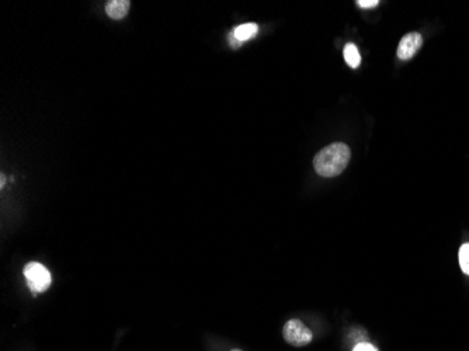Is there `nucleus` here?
<instances>
[{
	"label": "nucleus",
	"mask_w": 469,
	"mask_h": 351,
	"mask_svg": "<svg viewBox=\"0 0 469 351\" xmlns=\"http://www.w3.org/2000/svg\"><path fill=\"white\" fill-rule=\"evenodd\" d=\"M350 157V148L343 142H335L318 152L314 159V167L322 177H336L348 167Z\"/></svg>",
	"instance_id": "f257e3e1"
},
{
	"label": "nucleus",
	"mask_w": 469,
	"mask_h": 351,
	"mask_svg": "<svg viewBox=\"0 0 469 351\" xmlns=\"http://www.w3.org/2000/svg\"><path fill=\"white\" fill-rule=\"evenodd\" d=\"M129 7H131V1H128V0H112L106 4V13L112 18L119 20V18L125 17Z\"/></svg>",
	"instance_id": "39448f33"
},
{
	"label": "nucleus",
	"mask_w": 469,
	"mask_h": 351,
	"mask_svg": "<svg viewBox=\"0 0 469 351\" xmlns=\"http://www.w3.org/2000/svg\"><path fill=\"white\" fill-rule=\"evenodd\" d=\"M423 45V37L419 32H409L406 35L402 37L399 45H398V58L402 61H409L412 59L417 51L420 49V47Z\"/></svg>",
	"instance_id": "20e7f679"
},
{
	"label": "nucleus",
	"mask_w": 469,
	"mask_h": 351,
	"mask_svg": "<svg viewBox=\"0 0 469 351\" xmlns=\"http://www.w3.org/2000/svg\"><path fill=\"white\" fill-rule=\"evenodd\" d=\"M259 31V25L254 24V23H247V24H242L239 27H236L234 31V38L239 41V42H243V41H247L250 40L253 35H256Z\"/></svg>",
	"instance_id": "423d86ee"
},
{
	"label": "nucleus",
	"mask_w": 469,
	"mask_h": 351,
	"mask_svg": "<svg viewBox=\"0 0 469 351\" xmlns=\"http://www.w3.org/2000/svg\"><path fill=\"white\" fill-rule=\"evenodd\" d=\"M460 266L461 270L469 275V243H464L460 249Z\"/></svg>",
	"instance_id": "6e6552de"
},
{
	"label": "nucleus",
	"mask_w": 469,
	"mask_h": 351,
	"mask_svg": "<svg viewBox=\"0 0 469 351\" xmlns=\"http://www.w3.org/2000/svg\"><path fill=\"white\" fill-rule=\"evenodd\" d=\"M232 351H242V350H232Z\"/></svg>",
	"instance_id": "f8f14e48"
},
{
	"label": "nucleus",
	"mask_w": 469,
	"mask_h": 351,
	"mask_svg": "<svg viewBox=\"0 0 469 351\" xmlns=\"http://www.w3.org/2000/svg\"><path fill=\"white\" fill-rule=\"evenodd\" d=\"M230 41H231V45H234V47H239V44H240V42L234 38V32L230 34Z\"/></svg>",
	"instance_id": "9b49d317"
},
{
	"label": "nucleus",
	"mask_w": 469,
	"mask_h": 351,
	"mask_svg": "<svg viewBox=\"0 0 469 351\" xmlns=\"http://www.w3.org/2000/svg\"><path fill=\"white\" fill-rule=\"evenodd\" d=\"M24 275L27 278V284H28L30 290H32L34 292L47 291L52 282L51 273L48 271V268L35 261L28 263L24 267Z\"/></svg>",
	"instance_id": "7ed1b4c3"
},
{
	"label": "nucleus",
	"mask_w": 469,
	"mask_h": 351,
	"mask_svg": "<svg viewBox=\"0 0 469 351\" xmlns=\"http://www.w3.org/2000/svg\"><path fill=\"white\" fill-rule=\"evenodd\" d=\"M283 336L288 345L295 347L308 346L314 339L312 332L299 319H290L283 328Z\"/></svg>",
	"instance_id": "f03ea898"
},
{
	"label": "nucleus",
	"mask_w": 469,
	"mask_h": 351,
	"mask_svg": "<svg viewBox=\"0 0 469 351\" xmlns=\"http://www.w3.org/2000/svg\"><path fill=\"white\" fill-rule=\"evenodd\" d=\"M352 351H379L375 346H372L371 343H367V342H364V343H358L354 349H352Z\"/></svg>",
	"instance_id": "1a4fd4ad"
},
{
	"label": "nucleus",
	"mask_w": 469,
	"mask_h": 351,
	"mask_svg": "<svg viewBox=\"0 0 469 351\" xmlns=\"http://www.w3.org/2000/svg\"><path fill=\"white\" fill-rule=\"evenodd\" d=\"M357 4L362 8H372V7H376L379 4L378 0H358Z\"/></svg>",
	"instance_id": "9d476101"
},
{
	"label": "nucleus",
	"mask_w": 469,
	"mask_h": 351,
	"mask_svg": "<svg viewBox=\"0 0 469 351\" xmlns=\"http://www.w3.org/2000/svg\"><path fill=\"white\" fill-rule=\"evenodd\" d=\"M345 59L350 68H358L361 64V56L354 44H346L345 47Z\"/></svg>",
	"instance_id": "0eeeda50"
}]
</instances>
